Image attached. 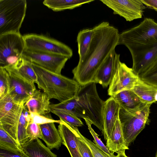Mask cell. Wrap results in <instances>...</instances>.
Instances as JSON below:
<instances>
[{"mask_svg": "<svg viewBox=\"0 0 157 157\" xmlns=\"http://www.w3.org/2000/svg\"><path fill=\"white\" fill-rule=\"evenodd\" d=\"M94 33L88 51L83 60L72 70L73 79L81 86L94 82V78L102 63L118 45L117 29L107 22L93 27Z\"/></svg>", "mask_w": 157, "mask_h": 157, "instance_id": "6da1fadb", "label": "cell"}, {"mask_svg": "<svg viewBox=\"0 0 157 157\" xmlns=\"http://www.w3.org/2000/svg\"><path fill=\"white\" fill-rule=\"evenodd\" d=\"M96 83L92 82L82 86L74 98L58 104H51V110L70 111L78 118L89 121L103 133L105 101L99 97Z\"/></svg>", "mask_w": 157, "mask_h": 157, "instance_id": "7a4b0ae2", "label": "cell"}, {"mask_svg": "<svg viewBox=\"0 0 157 157\" xmlns=\"http://www.w3.org/2000/svg\"><path fill=\"white\" fill-rule=\"evenodd\" d=\"M37 77L38 88L50 100L55 99L60 102L74 98L81 86L76 80L45 69L32 63Z\"/></svg>", "mask_w": 157, "mask_h": 157, "instance_id": "3957f363", "label": "cell"}, {"mask_svg": "<svg viewBox=\"0 0 157 157\" xmlns=\"http://www.w3.org/2000/svg\"><path fill=\"white\" fill-rule=\"evenodd\" d=\"M157 43V23L152 18H145L139 25L120 33L118 45L128 49Z\"/></svg>", "mask_w": 157, "mask_h": 157, "instance_id": "277c9868", "label": "cell"}, {"mask_svg": "<svg viewBox=\"0 0 157 157\" xmlns=\"http://www.w3.org/2000/svg\"><path fill=\"white\" fill-rule=\"evenodd\" d=\"M26 9V0H0V35L20 33Z\"/></svg>", "mask_w": 157, "mask_h": 157, "instance_id": "5b68a950", "label": "cell"}, {"mask_svg": "<svg viewBox=\"0 0 157 157\" xmlns=\"http://www.w3.org/2000/svg\"><path fill=\"white\" fill-rule=\"evenodd\" d=\"M151 104L135 110H127L120 106L119 119L126 146H128L144 128Z\"/></svg>", "mask_w": 157, "mask_h": 157, "instance_id": "8992f818", "label": "cell"}, {"mask_svg": "<svg viewBox=\"0 0 157 157\" xmlns=\"http://www.w3.org/2000/svg\"><path fill=\"white\" fill-rule=\"evenodd\" d=\"M25 50L62 56L70 58L72 49L68 46L47 36L34 33L23 36Z\"/></svg>", "mask_w": 157, "mask_h": 157, "instance_id": "52a82bcc", "label": "cell"}, {"mask_svg": "<svg viewBox=\"0 0 157 157\" xmlns=\"http://www.w3.org/2000/svg\"><path fill=\"white\" fill-rule=\"evenodd\" d=\"M25 49L23 36L20 33L0 35V67L14 64L22 57Z\"/></svg>", "mask_w": 157, "mask_h": 157, "instance_id": "ba28073f", "label": "cell"}, {"mask_svg": "<svg viewBox=\"0 0 157 157\" xmlns=\"http://www.w3.org/2000/svg\"><path fill=\"white\" fill-rule=\"evenodd\" d=\"M24 105L15 102L7 95L0 99V126L17 142L19 121Z\"/></svg>", "mask_w": 157, "mask_h": 157, "instance_id": "9c48e42d", "label": "cell"}, {"mask_svg": "<svg viewBox=\"0 0 157 157\" xmlns=\"http://www.w3.org/2000/svg\"><path fill=\"white\" fill-rule=\"evenodd\" d=\"M139 78L132 68L121 62L119 59L108 90V95L111 96L124 90H132Z\"/></svg>", "mask_w": 157, "mask_h": 157, "instance_id": "30bf717a", "label": "cell"}, {"mask_svg": "<svg viewBox=\"0 0 157 157\" xmlns=\"http://www.w3.org/2000/svg\"><path fill=\"white\" fill-rule=\"evenodd\" d=\"M113 11V13L131 21L141 18L146 6L141 0H101Z\"/></svg>", "mask_w": 157, "mask_h": 157, "instance_id": "8fae6325", "label": "cell"}, {"mask_svg": "<svg viewBox=\"0 0 157 157\" xmlns=\"http://www.w3.org/2000/svg\"><path fill=\"white\" fill-rule=\"evenodd\" d=\"M22 57L32 63L58 74H61L62 69L69 59L62 56L25 49Z\"/></svg>", "mask_w": 157, "mask_h": 157, "instance_id": "7c38bea8", "label": "cell"}, {"mask_svg": "<svg viewBox=\"0 0 157 157\" xmlns=\"http://www.w3.org/2000/svg\"><path fill=\"white\" fill-rule=\"evenodd\" d=\"M10 79V88L8 95L15 102L25 104L32 97L36 90L34 83H32L7 67Z\"/></svg>", "mask_w": 157, "mask_h": 157, "instance_id": "4fadbf2b", "label": "cell"}, {"mask_svg": "<svg viewBox=\"0 0 157 157\" xmlns=\"http://www.w3.org/2000/svg\"><path fill=\"white\" fill-rule=\"evenodd\" d=\"M132 60V69L139 76L157 58V43L135 48L129 49Z\"/></svg>", "mask_w": 157, "mask_h": 157, "instance_id": "5bb4252c", "label": "cell"}, {"mask_svg": "<svg viewBox=\"0 0 157 157\" xmlns=\"http://www.w3.org/2000/svg\"><path fill=\"white\" fill-rule=\"evenodd\" d=\"M120 55L115 50L107 57L101 65L95 75L94 82L101 85L104 88L110 84L115 72Z\"/></svg>", "mask_w": 157, "mask_h": 157, "instance_id": "9a60e30c", "label": "cell"}, {"mask_svg": "<svg viewBox=\"0 0 157 157\" xmlns=\"http://www.w3.org/2000/svg\"><path fill=\"white\" fill-rule=\"evenodd\" d=\"M58 130L62 139V143L67 148L71 157H82L77 144V127L68 124L61 119Z\"/></svg>", "mask_w": 157, "mask_h": 157, "instance_id": "2e32d148", "label": "cell"}, {"mask_svg": "<svg viewBox=\"0 0 157 157\" xmlns=\"http://www.w3.org/2000/svg\"><path fill=\"white\" fill-rule=\"evenodd\" d=\"M119 104L112 96L105 101L103 113L104 131L102 134L106 141L110 137L116 121L119 118Z\"/></svg>", "mask_w": 157, "mask_h": 157, "instance_id": "e0dca14e", "label": "cell"}, {"mask_svg": "<svg viewBox=\"0 0 157 157\" xmlns=\"http://www.w3.org/2000/svg\"><path fill=\"white\" fill-rule=\"evenodd\" d=\"M50 99L43 91L36 90L25 106L29 112L46 115L51 112Z\"/></svg>", "mask_w": 157, "mask_h": 157, "instance_id": "ac0fdd59", "label": "cell"}, {"mask_svg": "<svg viewBox=\"0 0 157 157\" xmlns=\"http://www.w3.org/2000/svg\"><path fill=\"white\" fill-rule=\"evenodd\" d=\"M111 96L120 106L127 110H137L146 105L132 90H124Z\"/></svg>", "mask_w": 157, "mask_h": 157, "instance_id": "d6986e66", "label": "cell"}, {"mask_svg": "<svg viewBox=\"0 0 157 157\" xmlns=\"http://www.w3.org/2000/svg\"><path fill=\"white\" fill-rule=\"evenodd\" d=\"M42 138L50 149H59L61 147L62 139L58 129L54 122H49L39 124Z\"/></svg>", "mask_w": 157, "mask_h": 157, "instance_id": "ffe728a7", "label": "cell"}, {"mask_svg": "<svg viewBox=\"0 0 157 157\" xmlns=\"http://www.w3.org/2000/svg\"><path fill=\"white\" fill-rule=\"evenodd\" d=\"M21 148L29 157H57L39 138L29 139Z\"/></svg>", "mask_w": 157, "mask_h": 157, "instance_id": "44dd1931", "label": "cell"}, {"mask_svg": "<svg viewBox=\"0 0 157 157\" xmlns=\"http://www.w3.org/2000/svg\"><path fill=\"white\" fill-rule=\"evenodd\" d=\"M5 67L9 68L29 82L37 83V77L32 63L22 56L14 64Z\"/></svg>", "mask_w": 157, "mask_h": 157, "instance_id": "7402d4cb", "label": "cell"}, {"mask_svg": "<svg viewBox=\"0 0 157 157\" xmlns=\"http://www.w3.org/2000/svg\"><path fill=\"white\" fill-rule=\"evenodd\" d=\"M132 90L144 104L157 101V88L139 78Z\"/></svg>", "mask_w": 157, "mask_h": 157, "instance_id": "603a6c76", "label": "cell"}, {"mask_svg": "<svg viewBox=\"0 0 157 157\" xmlns=\"http://www.w3.org/2000/svg\"><path fill=\"white\" fill-rule=\"evenodd\" d=\"M106 146L112 153L121 150L129 149L125 144L119 118L116 121L110 137L106 141Z\"/></svg>", "mask_w": 157, "mask_h": 157, "instance_id": "cb8c5ba5", "label": "cell"}, {"mask_svg": "<svg viewBox=\"0 0 157 157\" xmlns=\"http://www.w3.org/2000/svg\"><path fill=\"white\" fill-rule=\"evenodd\" d=\"M94 0H45L43 4L54 11L73 9Z\"/></svg>", "mask_w": 157, "mask_h": 157, "instance_id": "d4e9b609", "label": "cell"}, {"mask_svg": "<svg viewBox=\"0 0 157 157\" xmlns=\"http://www.w3.org/2000/svg\"><path fill=\"white\" fill-rule=\"evenodd\" d=\"M94 30L93 28L80 31L77 37L78 53L79 56L78 63L83 60L89 49L91 42Z\"/></svg>", "mask_w": 157, "mask_h": 157, "instance_id": "484cf974", "label": "cell"}, {"mask_svg": "<svg viewBox=\"0 0 157 157\" xmlns=\"http://www.w3.org/2000/svg\"><path fill=\"white\" fill-rule=\"evenodd\" d=\"M53 113L58 116L67 123L76 127H81L83 125L80 120L71 112L65 110H51Z\"/></svg>", "mask_w": 157, "mask_h": 157, "instance_id": "4316f807", "label": "cell"}, {"mask_svg": "<svg viewBox=\"0 0 157 157\" xmlns=\"http://www.w3.org/2000/svg\"><path fill=\"white\" fill-rule=\"evenodd\" d=\"M28 123L22 111L19 121L17 139V142L21 147L29 140L26 135V128Z\"/></svg>", "mask_w": 157, "mask_h": 157, "instance_id": "83f0119b", "label": "cell"}, {"mask_svg": "<svg viewBox=\"0 0 157 157\" xmlns=\"http://www.w3.org/2000/svg\"><path fill=\"white\" fill-rule=\"evenodd\" d=\"M10 88L9 73L5 68L0 67V99L8 95Z\"/></svg>", "mask_w": 157, "mask_h": 157, "instance_id": "f1b7e54d", "label": "cell"}, {"mask_svg": "<svg viewBox=\"0 0 157 157\" xmlns=\"http://www.w3.org/2000/svg\"><path fill=\"white\" fill-rule=\"evenodd\" d=\"M0 157H29L21 148H14L0 144Z\"/></svg>", "mask_w": 157, "mask_h": 157, "instance_id": "f546056e", "label": "cell"}, {"mask_svg": "<svg viewBox=\"0 0 157 157\" xmlns=\"http://www.w3.org/2000/svg\"><path fill=\"white\" fill-rule=\"evenodd\" d=\"M77 132L79 138L86 143L90 148L94 157H110L108 154L103 151L94 142L83 136L78 128L77 129Z\"/></svg>", "mask_w": 157, "mask_h": 157, "instance_id": "4dcf8cb0", "label": "cell"}, {"mask_svg": "<svg viewBox=\"0 0 157 157\" xmlns=\"http://www.w3.org/2000/svg\"><path fill=\"white\" fill-rule=\"evenodd\" d=\"M85 121L90 132L94 139L93 142L110 157H116V155H114V153H112L109 151L100 139L99 138V135L94 131L91 125L93 124L92 123L87 120L85 119Z\"/></svg>", "mask_w": 157, "mask_h": 157, "instance_id": "1f68e13d", "label": "cell"}, {"mask_svg": "<svg viewBox=\"0 0 157 157\" xmlns=\"http://www.w3.org/2000/svg\"><path fill=\"white\" fill-rule=\"evenodd\" d=\"M0 144L14 148L22 149L21 147L19 145L17 142L1 126Z\"/></svg>", "mask_w": 157, "mask_h": 157, "instance_id": "d6a6232c", "label": "cell"}, {"mask_svg": "<svg viewBox=\"0 0 157 157\" xmlns=\"http://www.w3.org/2000/svg\"><path fill=\"white\" fill-rule=\"evenodd\" d=\"M26 135L29 139H41V133L39 124L33 122L29 123L26 128Z\"/></svg>", "mask_w": 157, "mask_h": 157, "instance_id": "836d02e7", "label": "cell"}, {"mask_svg": "<svg viewBox=\"0 0 157 157\" xmlns=\"http://www.w3.org/2000/svg\"><path fill=\"white\" fill-rule=\"evenodd\" d=\"M31 119L30 122H33L39 124L49 122L60 123V120L53 119L51 116L48 114L46 115H40L37 114L30 112Z\"/></svg>", "mask_w": 157, "mask_h": 157, "instance_id": "e575fe53", "label": "cell"}, {"mask_svg": "<svg viewBox=\"0 0 157 157\" xmlns=\"http://www.w3.org/2000/svg\"><path fill=\"white\" fill-rule=\"evenodd\" d=\"M77 127L76 130L77 132ZM78 134L77 144L80 152L82 157H94L93 154L88 146L82 140H80Z\"/></svg>", "mask_w": 157, "mask_h": 157, "instance_id": "d590c367", "label": "cell"}, {"mask_svg": "<svg viewBox=\"0 0 157 157\" xmlns=\"http://www.w3.org/2000/svg\"><path fill=\"white\" fill-rule=\"evenodd\" d=\"M146 7L157 12V0H141Z\"/></svg>", "mask_w": 157, "mask_h": 157, "instance_id": "8d00e7d4", "label": "cell"}, {"mask_svg": "<svg viewBox=\"0 0 157 157\" xmlns=\"http://www.w3.org/2000/svg\"><path fill=\"white\" fill-rule=\"evenodd\" d=\"M125 150H122L117 152L116 153H117V155H116V157H128L125 154Z\"/></svg>", "mask_w": 157, "mask_h": 157, "instance_id": "74e56055", "label": "cell"}, {"mask_svg": "<svg viewBox=\"0 0 157 157\" xmlns=\"http://www.w3.org/2000/svg\"><path fill=\"white\" fill-rule=\"evenodd\" d=\"M155 157H157V151L155 155Z\"/></svg>", "mask_w": 157, "mask_h": 157, "instance_id": "f35d334b", "label": "cell"}]
</instances>
